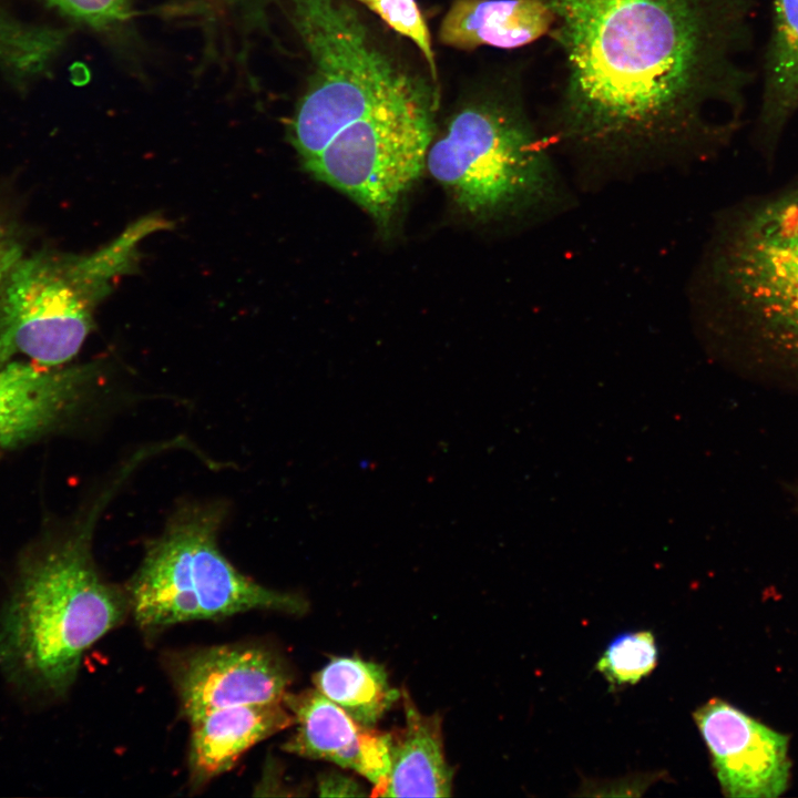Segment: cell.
Masks as SVG:
<instances>
[{
  "label": "cell",
  "instance_id": "6da1fadb",
  "mask_svg": "<svg viewBox=\"0 0 798 798\" xmlns=\"http://www.w3.org/2000/svg\"><path fill=\"white\" fill-rule=\"evenodd\" d=\"M561 58L556 134L602 151L675 147L720 132L745 73L744 0H536Z\"/></svg>",
  "mask_w": 798,
  "mask_h": 798
},
{
  "label": "cell",
  "instance_id": "7a4b0ae2",
  "mask_svg": "<svg viewBox=\"0 0 798 798\" xmlns=\"http://www.w3.org/2000/svg\"><path fill=\"white\" fill-rule=\"evenodd\" d=\"M100 505L22 554L0 607V672L28 703L62 699L83 654L130 612L126 592L105 582L93 562Z\"/></svg>",
  "mask_w": 798,
  "mask_h": 798
},
{
  "label": "cell",
  "instance_id": "3957f363",
  "mask_svg": "<svg viewBox=\"0 0 798 798\" xmlns=\"http://www.w3.org/2000/svg\"><path fill=\"white\" fill-rule=\"evenodd\" d=\"M516 89L495 90L459 109L428 150L431 176L474 218L524 212L550 195L544 142Z\"/></svg>",
  "mask_w": 798,
  "mask_h": 798
},
{
  "label": "cell",
  "instance_id": "277c9868",
  "mask_svg": "<svg viewBox=\"0 0 798 798\" xmlns=\"http://www.w3.org/2000/svg\"><path fill=\"white\" fill-rule=\"evenodd\" d=\"M291 18L313 63L290 125L303 163L347 125L431 85L402 70L342 0H290Z\"/></svg>",
  "mask_w": 798,
  "mask_h": 798
},
{
  "label": "cell",
  "instance_id": "5b68a950",
  "mask_svg": "<svg viewBox=\"0 0 798 798\" xmlns=\"http://www.w3.org/2000/svg\"><path fill=\"white\" fill-rule=\"evenodd\" d=\"M222 516L218 508H186L150 543L125 590L141 630L152 633L256 610L307 612L303 596L258 584L223 555L217 545Z\"/></svg>",
  "mask_w": 798,
  "mask_h": 798
},
{
  "label": "cell",
  "instance_id": "8992f818",
  "mask_svg": "<svg viewBox=\"0 0 798 798\" xmlns=\"http://www.w3.org/2000/svg\"><path fill=\"white\" fill-rule=\"evenodd\" d=\"M714 267L738 325L798 360V185L741 209Z\"/></svg>",
  "mask_w": 798,
  "mask_h": 798
},
{
  "label": "cell",
  "instance_id": "52a82bcc",
  "mask_svg": "<svg viewBox=\"0 0 798 798\" xmlns=\"http://www.w3.org/2000/svg\"><path fill=\"white\" fill-rule=\"evenodd\" d=\"M438 98L431 86L382 105L342 129L304 167L388 229L401 197L426 167Z\"/></svg>",
  "mask_w": 798,
  "mask_h": 798
},
{
  "label": "cell",
  "instance_id": "ba28073f",
  "mask_svg": "<svg viewBox=\"0 0 798 798\" xmlns=\"http://www.w3.org/2000/svg\"><path fill=\"white\" fill-rule=\"evenodd\" d=\"M109 280L84 256L23 254L0 286V367L24 355L44 368L70 361L92 328Z\"/></svg>",
  "mask_w": 798,
  "mask_h": 798
},
{
  "label": "cell",
  "instance_id": "9c48e42d",
  "mask_svg": "<svg viewBox=\"0 0 798 798\" xmlns=\"http://www.w3.org/2000/svg\"><path fill=\"white\" fill-rule=\"evenodd\" d=\"M170 674L190 722L219 708L280 703L291 683L290 669L282 656L248 644L178 654L170 662Z\"/></svg>",
  "mask_w": 798,
  "mask_h": 798
},
{
  "label": "cell",
  "instance_id": "30bf717a",
  "mask_svg": "<svg viewBox=\"0 0 798 798\" xmlns=\"http://www.w3.org/2000/svg\"><path fill=\"white\" fill-rule=\"evenodd\" d=\"M720 789L729 798H777L789 787V737L722 698L693 713Z\"/></svg>",
  "mask_w": 798,
  "mask_h": 798
},
{
  "label": "cell",
  "instance_id": "8fae6325",
  "mask_svg": "<svg viewBox=\"0 0 798 798\" xmlns=\"http://www.w3.org/2000/svg\"><path fill=\"white\" fill-rule=\"evenodd\" d=\"M283 703L296 725L283 745L285 751L335 763L355 770L375 786L386 778L391 733L360 725L316 688L287 692Z\"/></svg>",
  "mask_w": 798,
  "mask_h": 798
},
{
  "label": "cell",
  "instance_id": "7c38bea8",
  "mask_svg": "<svg viewBox=\"0 0 798 798\" xmlns=\"http://www.w3.org/2000/svg\"><path fill=\"white\" fill-rule=\"evenodd\" d=\"M98 375L91 365L41 369L11 361L0 367V450L62 426L80 408Z\"/></svg>",
  "mask_w": 798,
  "mask_h": 798
},
{
  "label": "cell",
  "instance_id": "4fadbf2b",
  "mask_svg": "<svg viewBox=\"0 0 798 798\" xmlns=\"http://www.w3.org/2000/svg\"><path fill=\"white\" fill-rule=\"evenodd\" d=\"M190 723V780L198 788L232 769L256 744L294 725V717L280 702L219 708Z\"/></svg>",
  "mask_w": 798,
  "mask_h": 798
},
{
  "label": "cell",
  "instance_id": "5bb4252c",
  "mask_svg": "<svg viewBox=\"0 0 798 798\" xmlns=\"http://www.w3.org/2000/svg\"><path fill=\"white\" fill-rule=\"evenodd\" d=\"M405 726L391 733L390 768L372 796L450 797L453 771L446 760L442 718L423 715L401 692Z\"/></svg>",
  "mask_w": 798,
  "mask_h": 798
},
{
  "label": "cell",
  "instance_id": "9a60e30c",
  "mask_svg": "<svg viewBox=\"0 0 798 798\" xmlns=\"http://www.w3.org/2000/svg\"><path fill=\"white\" fill-rule=\"evenodd\" d=\"M550 23L549 12L536 0H454L438 37L462 50L515 49L546 37Z\"/></svg>",
  "mask_w": 798,
  "mask_h": 798
},
{
  "label": "cell",
  "instance_id": "2e32d148",
  "mask_svg": "<svg viewBox=\"0 0 798 798\" xmlns=\"http://www.w3.org/2000/svg\"><path fill=\"white\" fill-rule=\"evenodd\" d=\"M313 682L317 690L366 727H374L401 696L389 685L383 666L356 656L331 658Z\"/></svg>",
  "mask_w": 798,
  "mask_h": 798
},
{
  "label": "cell",
  "instance_id": "e0dca14e",
  "mask_svg": "<svg viewBox=\"0 0 798 798\" xmlns=\"http://www.w3.org/2000/svg\"><path fill=\"white\" fill-rule=\"evenodd\" d=\"M798 109V0H775L761 122L770 135Z\"/></svg>",
  "mask_w": 798,
  "mask_h": 798
},
{
  "label": "cell",
  "instance_id": "ac0fdd59",
  "mask_svg": "<svg viewBox=\"0 0 798 798\" xmlns=\"http://www.w3.org/2000/svg\"><path fill=\"white\" fill-rule=\"evenodd\" d=\"M658 648L651 631L625 632L615 636L595 664L612 687L635 685L657 666Z\"/></svg>",
  "mask_w": 798,
  "mask_h": 798
},
{
  "label": "cell",
  "instance_id": "d6986e66",
  "mask_svg": "<svg viewBox=\"0 0 798 798\" xmlns=\"http://www.w3.org/2000/svg\"><path fill=\"white\" fill-rule=\"evenodd\" d=\"M398 34L409 39L428 64L433 82L438 71L431 34L416 0H356Z\"/></svg>",
  "mask_w": 798,
  "mask_h": 798
},
{
  "label": "cell",
  "instance_id": "ffe728a7",
  "mask_svg": "<svg viewBox=\"0 0 798 798\" xmlns=\"http://www.w3.org/2000/svg\"><path fill=\"white\" fill-rule=\"evenodd\" d=\"M65 14L91 27L106 28L129 12V0H47Z\"/></svg>",
  "mask_w": 798,
  "mask_h": 798
},
{
  "label": "cell",
  "instance_id": "44dd1931",
  "mask_svg": "<svg viewBox=\"0 0 798 798\" xmlns=\"http://www.w3.org/2000/svg\"><path fill=\"white\" fill-rule=\"evenodd\" d=\"M23 254L21 241L0 215V286L12 266Z\"/></svg>",
  "mask_w": 798,
  "mask_h": 798
},
{
  "label": "cell",
  "instance_id": "7402d4cb",
  "mask_svg": "<svg viewBox=\"0 0 798 798\" xmlns=\"http://www.w3.org/2000/svg\"><path fill=\"white\" fill-rule=\"evenodd\" d=\"M320 796H362L361 787L351 778L327 774L319 781Z\"/></svg>",
  "mask_w": 798,
  "mask_h": 798
}]
</instances>
